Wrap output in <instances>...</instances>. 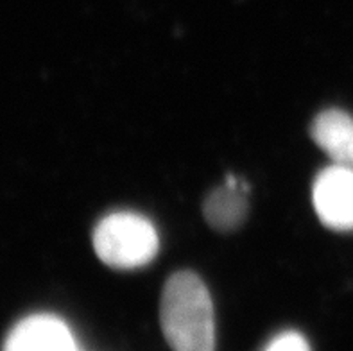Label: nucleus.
Listing matches in <instances>:
<instances>
[{
  "label": "nucleus",
  "instance_id": "f257e3e1",
  "mask_svg": "<svg viewBox=\"0 0 353 351\" xmlns=\"http://www.w3.org/2000/svg\"><path fill=\"white\" fill-rule=\"evenodd\" d=\"M160 325L174 351H215L214 303L199 276L181 271L167 280L161 292Z\"/></svg>",
  "mask_w": 353,
  "mask_h": 351
},
{
  "label": "nucleus",
  "instance_id": "f03ea898",
  "mask_svg": "<svg viewBox=\"0 0 353 351\" xmlns=\"http://www.w3.org/2000/svg\"><path fill=\"white\" fill-rule=\"evenodd\" d=\"M92 242L99 260L113 269L148 265L160 249V237L154 224L133 212L106 215L95 226Z\"/></svg>",
  "mask_w": 353,
  "mask_h": 351
},
{
  "label": "nucleus",
  "instance_id": "7ed1b4c3",
  "mask_svg": "<svg viewBox=\"0 0 353 351\" xmlns=\"http://www.w3.org/2000/svg\"><path fill=\"white\" fill-rule=\"evenodd\" d=\"M312 203L319 221L334 232H353V169L330 165L312 185Z\"/></svg>",
  "mask_w": 353,
  "mask_h": 351
},
{
  "label": "nucleus",
  "instance_id": "20e7f679",
  "mask_svg": "<svg viewBox=\"0 0 353 351\" xmlns=\"http://www.w3.org/2000/svg\"><path fill=\"white\" fill-rule=\"evenodd\" d=\"M2 351H83L72 330L52 314H34L11 328Z\"/></svg>",
  "mask_w": 353,
  "mask_h": 351
},
{
  "label": "nucleus",
  "instance_id": "39448f33",
  "mask_svg": "<svg viewBox=\"0 0 353 351\" xmlns=\"http://www.w3.org/2000/svg\"><path fill=\"white\" fill-rule=\"evenodd\" d=\"M312 140L330 156V160L353 169V117L343 110H327L310 126Z\"/></svg>",
  "mask_w": 353,
  "mask_h": 351
},
{
  "label": "nucleus",
  "instance_id": "423d86ee",
  "mask_svg": "<svg viewBox=\"0 0 353 351\" xmlns=\"http://www.w3.org/2000/svg\"><path fill=\"white\" fill-rule=\"evenodd\" d=\"M248 183L232 187L224 183L205 201V219L217 232H232L244 223L248 215Z\"/></svg>",
  "mask_w": 353,
  "mask_h": 351
},
{
  "label": "nucleus",
  "instance_id": "0eeeda50",
  "mask_svg": "<svg viewBox=\"0 0 353 351\" xmlns=\"http://www.w3.org/2000/svg\"><path fill=\"white\" fill-rule=\"evenodd\" d=\"M262 351H310V346L300 332L289 330L271 339Z\"/></svg>",
  "mask_w": 353,
  "mask_h": 351
}]
</instances>
